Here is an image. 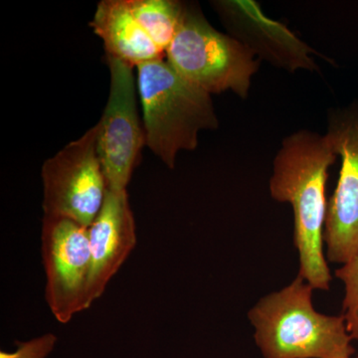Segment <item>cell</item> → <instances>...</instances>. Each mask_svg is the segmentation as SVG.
I'll return each mask as SVG.
<instances>
[{"label": "cell", "mask_w": 358, "mask_h": 358, "mask_svg": "<svg viewBox=\"0 0 358 358\" xmlns=\"http://www.w3.org/2000/svg\"><path fill=\"white\" fill-rule=\"evenodd\" d=\"M327 134L301 129L282 141L274 159L270 192L294 211V244L301 275L313 289H329L331 275L324 254L329 169L336 162Z\"/></svg>", "instance_id": "1"}, {"label": "cell", "mask_w": 358, "mask_h": 358, "mask_svg": "<svg viewBox=\"0 0 358 358\" xmlns=\"http://www.w3.org/2000/svg\"><path fill=\"white\" fill-rule=\"evenodd\" d=\"M313 287L301 275L261 299L248 313L265 358H352L355 348L345 315H327L313 306Z\"/></svg>", "instance_id": "2"}, {"label": "cell", "mask_w": 358, "mask_h": 358, "mask_svg": "<svg viewBox=\"0 0 358 358\" xmlns=\"http://www.w3.org/2000/svg\"><path fill=\"white\" fill-rule=\"evenodd\" d=\"M138 90L145 145L169 169L178 152L196 150L200 131L218 129L211 95L162 58L138 66Z\"/></svg>", "instance_id": "3"}, {"label": "cell", "mask_w": 358, "mask_h": 358, "mask_svg": "<svg viewBox=\"0 0 358 358\" xmlns=\"http://www.w3.org/2000/svg\"><path fill=\"white\" fill-rule=\"evenodd\" d=\"M166 61L188 82L209 95L232 91L246 99L259 61L230 35L219 32L195 7L186 6Z\"/></svg>", "instance_id": "4"}, {"label": "cell", "mask_w": 358, "mask_h": 358, "mask_svg": "<svg viewBox=\"0 0 358 358\" xmlns=\"http://www.w3.org/2000/svg\"><path fill=\"white\" fill-rule=\"evenodd\" d=\"M96 136L94 126L44 162V216L69 218L87 228L95 220L108 192Z\"/></svg>", "instance_id": "5"}, {"label": "cell", "mask_w": 358, "mask_h": 358, "mask_svg": "<svg viewBox=\"0 0 358 358\" xmlns=\"http://www.w3.org/2000/svg\"><path fill=\"white\" fill-rule=\"evenodd\" d=\"M110 93L98 129L96 150L108 190H127L145 145V133L136 105L134 66L106 55Z\"/></svg>", "instance_id": "6"}, {"label": "cell", "mask_w": 358, "mask_h": 358, "mask_svg": "<svg viewBox=\"0 0 358 358\" xmlns=\"http://www.w3.org/2000/svg\"><path fill=\"white\" fill-rule=\"evenodd\" d=\"M41 250L46 275L45 299L55 319L68 324L78 313L89 308V228L69 218L44 216Z\"/></svg>", "instance_id": "7"}, {"label": "cell", "mask_w": 358, "mask_h": 358, "mask_svg": "<svg viewBox=\"0 0 358 358\" xmlns=\"http://www.w3.org/2000/svg\"><path fill=\"white\" fill-rule=\"evenodd\" d=\"M341 157L338 185L327 203V261L345 265L358 253V103L331 110L326 134Z\"/></svg>", "instance_id": "8"}, {"label": "cell", "mask_w": 358, "mask_h": 358, "mask_svg": "<svg viewBox=\"0 0 358 358\" xmlns=\"http://www.w3.org/2000/svg\"><path fill=\"white\" fill-rule=\"evenodd\" d=\"M212 6L233 38L261 60L289 72L319 70L312 57L315 51L287 26L267 17L255 1L220 0Z\"/></svg>", "instance_id": "9"}, {"label": "cell", "mask_w": 358, "mask_h": 358, "mask_svg": "<svg viewBox=\"0 0 358 358\" xmlns=\"http://www.w3.org/2000/svg\"><path fill=\"white\" fill-rule=\"evenodd\" d=\"M89 241L88 308L102 296L136 245V222L127 190H108L102 209L89 227Z\"/></svg>", "instance_id": "10"}, {"label": "cell", "mask_w": 358, "mask_h": 358, "mask_svg": "<svg viewBox=\"0 0 358 358\" xmlns=\"http://www.w3.org/2000/svg\"><path fill=\"white\" fill-rule=\"evenodd\" d=\"M90 25L102 39L107 56L136 67L162 58L164 52L136 20L129 0H103Z\"/></svg>", "instance_id": "11"}, {"label": "cell", "mask_w": 358, "mask_h": 358, "mask_svg": "<svg viewBox=\"0 0 358 358\" xmlns=\"http://www.w3.org/2000/svg\"><path fill=\"white\" fill-rule=\"evenodd\" d=\"M129 3L148 36L166 52L180 29L187 6L176 0H129Z\"/></svg>", "instance_id": "12"}, {"label": "cell", "mask_w": 358, "mask_h": 358, "mask_svg": "<svg viewBox=\"0 0 358 358\" xmlns=\"http://www.w3.org/2000/svg\"><path fill=\"white\" fill-rule=\"evenodd\" d=\"M336 275L345 286L343 310L348 334L358 341V253L350 262L338 268Z\"/></svg>", "instance_id": "13"}, {"label": "cell", "mask_w": 358, "mask_h": 358, "mask_svg": "<svg viewBox=\"0 0 358 358\" xmlns=\"http://www.w3.org/2000/svg\"><path fill=\"white\" fill-rule=\"evenodd\" d=\"M57 338L53 334H46L28 343H17L15 352H1L0 358H46L53 350Z\"/></svg>", "instance_id": "14"}, {"label": "cell", "mask_w": 358, "mask_h": 358, "mask_svg": "<svg viewBox=\"0 0 358 358\" xmlns=\"http://www.w3.org/2000/svg\"><path fill=\"white\" fill-rule=\"evenodd\" d=\"M352 358H358V357H352Z\"/></svg>", "instance_id": "15"}]
</instances>
